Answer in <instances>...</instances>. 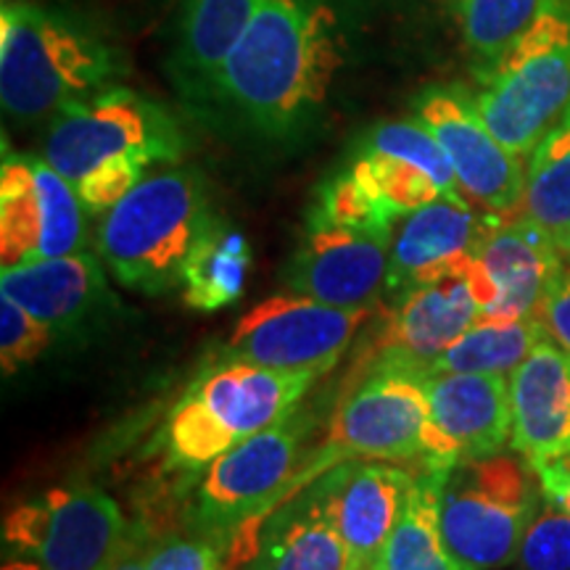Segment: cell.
<instances>
[{
	"mask_svg": "<svg viewBox=\"0 0 570 570\" xmlns=\"http://www.w3.org/2000/svg\"><path fill=\"white\" fill-rule=\"evenodd\" d=\"M344 48L338 13L327 0H262L206 106L262 138L304 132L344 67Z\"/></svg>",
	"mask_w": 570,
	"mask_h": 570,
	"instance_id": "6da1fadb",
	"label": "cell"
},
{
	"mask_svg": "<svg viewBox=\"0 0 570 570\" xmlns=\"http://www.w3.org/2000/svg\"><path fill=\"white\" fill-rule=\"evenodd\" d=\"M180 125L127 88L71 104L51 119L42 159L75 185L85 212L104 217L156 164L180 161Z\"/></svg>",
	"mask_w": 570,
	"mask_h": 570,
	"instance_id": "7a4b0ae2",
	"label": "cell"
},
{
	"mask_svg": "<svg viewBox=\"0 0 570 570\" xmlns=\"http://www.w3.org/2000/svg\"><path fill=\"white\" fill-rule=\"evenodd\" d=\"M125 75L122 56L82 21L35 3L0 11V101L19 122L59 117Z\"/></svg>",
	"mask_w": 570,
	"mask_h": 570,
	"instance_id": "3957f363",
	"label": "cell"
},
{
	"mask_svg": "<svg viewBox=\"0 0 570 570\" xmlns=\"http://www.w3.org/2000/svg\"><path fill=\"white\" fill-rule=\"evenodd\" d=\"M212 219L209 198L194 169L148 173L101 217L98 256L125 288L167 294L183 283L185 262Z\"/></svg>",
	"mask_w": 570,
	"mask_h": 570,
	"instance_id": "277c9868",
	"label": "cell"
},
{
	"mask_svg": "<svg viewBox=\"0 0 570 570\" xmlns=\"http://www.w3.org/2000/svg\"><path fill=\"white\" fill-rule=\"evenodd\" d=\"M312 383L309 373L246 362L209 367L185 389L164 423V460L183 473H198L227 449L294 415Z\"/></svg>",
	"mask_w": 570,
	"mask_h": 570,
	"instance_id": "5b68a950",
	"label": "cell"
},
{
	"mask_svg": "<svg viewBox=\"0 0 570 570\" xmlns=\"http://www.w3.org/2000/svg\"><path fill=\"white\" fill-rule=\"evenodd\" d=\"M475 109L525 159L570 106V0H560L494 67L475 71Z\"/></svg>",
	"mask_w": 570,
	"mask_h": 570,
	"instance_id": "8992f818",
	"label": "cell"
},
{
	"mask_svg": "<svg viewBox=\"0 0 570 570\" xmlns=\"http://www.w3.org/2000/svg\"><path fill=\"white\" fill-rule=\"evenodd\" d=\"M541 483L529 462L510 454L462 462L441 489V531L462 562L475 570L518 560L525 531L539 515Z\"/></svg>",
	"mask_w": 570,
	"mask_h": 570,
	"instance_id": "52a82bcc",
	"label": "cell"
},
{
	"mask_svg": "<svg viewBox=\"0 0 570 570\" xmlns=\"http://www.w3.org/2000/svg\"><path fill=\"white\" fill-rule=\"evenodd\" d=\"M306 431V417L294 412L198 470L185 512L190 531L227 547L244 525L275 510L285 491H296L294 475Z\"/></svg>",
	"mask_w": 570,
	"mask_h": 570,
	"instance_id": "ba28073f",
	"label": "cell"
},
{
	"mask_svg": "<svg viewBox=\"0 0 570 570\" xmlns=\"http://www.w3.org/2000/svg\"><path fill=\"white\" fill-rule=\"evenodd\" d=\"M431 454L425 373L377 356L360 386L348 391L331 423V441L312 470H331L344 460L417 462Z\"/></svg>",
	"mask_w": 570,
	"mask_h": 570,
	"instance_id": "9c48e42d",
	"label": "cell"
},
{
	"mask_svg": "<svg viewBox=\"0 0 570 570\" xmlns=\"http://www.w3.org/2000/svg\"><path fill=\"white\" fill-rule=\"evenodd\" d=\"M367 317L370 306H333L302 294L269 296L238 320L219 365L246 362L317 377L336 365Z\"/></svg>",
	"mask_w": 570,
	"mask_h": 570,
	"instance_id": "30bf717a",
	"label": "cell"
},
{
	"mask_svg": "<svg viewBox=\"0 0 570 570\" xmlns=\"http://www.w3.org/2000/svg\"><path fill=\"white\" fill-rule=\"evenodd\" d=\"M117 499L92 487L42 491L3 520V550L46 570H104L130 537Z\"/></svg>",
	"mask_w": 570,
	"mask_h": 570,
	"instance_id": "8fae6325",
	"label": "cell"
},
{
	"mask_svg": "<svg viewBox=\"0 0 570 570\" xmlns=\"http://www.w3.org/2000/svg\"><path fill=\"white\" fill-rule=\"evenodd\" d=\"M494 298L497 288L479 254L460 256L391 298L377 356L431 373L433 362L479 323Z\"/></svg>",
	"mask_w": 570,
	"mask_h": 570,
	"instance_id": "7c38bea8",
	"label": "cell"
},
{
	"mask_svg": "<svg viewBox=\"0 0 570 570\" xmlns=\"http://www.w3.org/2000/svg\"><path fill=\"white\" fill-rule=\"evenodd\" d=\"M420 119L452 161L462 194L497 217H518L525 194L523 159L489 130L475 109L473 92L433 85L412 101Z\"/></svg>",
	"mask_w": 570,
	"mask_h": 570,
	"instance_id": "4fadbf2b",
	"label": "cell"
},
{
	"mask_svg": "<svg viewBox=\"0 0 570 570\" xmlns=\"http://www.w3.org/2000/svg\"><path fill=\"white\" fill-rule=\"evenodd\" d=\"M85 206L75 185L46 159L6 154L0 167V262L3 267L77 254Z\"/></svg>",
	"mask_w": 570,
	"mask_h": 570,
	"instance_id": "5bb4252c",
	"label": "cell"
},
{
	"mask_svg": "<svg viewBox=\"0 0 570 570\" xmlns=\"http://www.w3.org/2000/svg\"><path fill=\"white\" fill-rule=\"evenodd\" d=\"M431 454L423 470L487 460L512 439L510 377L502 373H425Z\"/></svg>",
	"mask_w": 570,
	"mask_h": 570,
	"instance_id": "9a60e30c",
	"label": "cell"
},
{
	"mask_svg": "<svg viewBox=\"0 0 570 570\" xmlns=\"http://www.w3.org/2000/svg\"><path fill=\"white\" fill-rule=\"evenodd\" d=\"M391 238L394 235L306 219L285 267V285L291 294L323 304L370 306L386 288Z\"/></svg>",
	"mask_w": 570,
	"mask_h": 570,
	"instance_id": "2e32d148",
	"label": "cell"
},
{
	"mask_svg": "<svg viewBox=\"0 0 570 570\" xmlns=\"http://www.w3.org/2000/svg\"><path fill=\"white\" fill-rule=\"evenodd\" d=\"M348 164L399 219L439 196L462 194L452 161L420 119L375 125Z\"/></svg>",
	"mask_w": 570,
	"mask_h": 570,
	"instance_id": "e0dca14e",
	"label": "cell"
},
{
	"mask_svg": "<svg viewBox=\"0 0 570 570\" xmlns=\"http://www.w3.org/2000/svg\"><path fill=\"white\" fill-rule=\"evenodd\" d=\"M227 552L240 570H362L315 487L244 525Z\"/></svg>",
	"mask_w": 570,
	"mask_h": 570,
	"instance_id": "ac0fdd59",
	"label": "cell"
},
{
	"mask_svg": "<svg viewBox=\"0 0 570 570\" xmlns=\"http://www.w3.org/2000/svg\"><path fill=\"white\" fill-rule=\"evenodd\" d=\"M415 475L394 462H338L312 483L336 520L356 566L373 570L377 554L394 533Z\"/></svg>",
	"mask_w": 570,
	"mask_h": 570,
	"instance_id": "d6986e66",
	"label": "cell"
},
{
	"mask_svg": "<svg viewBox=\"0 0 570 570\" xmlns=\"http://www.w3.org/2000/svg\"><path fill=\"white\" fill-rule=\"evenodd\" d=\"M504 217L475 212L468 196H439L396 225L383 294L396 298L449 262L475 254Z\"/></svg>",
	"mask_w": 570,
	"mask_h": 570,
	"instance_id": "ffe728a7",
	"label": "cell"
},
{
	"mask_svg": "<svg viewBox=\"0 0 570 570\" xmlns=\"http://www.w3.org/2000/svg\"><path fill=\"white\" fill-rule=\"evenodd\" d=\"M510 444L531 468L570 454V352L539 341L510 373Z\"/></svg>",
	"mask_w": 570,
	"mask_h": 570,
	"instance_id": "44dd1931",
	"label": "cell"
},
{
	"mask_svg": "<svg viewBox=\"0 0 570 570\" xmlns=\"http://www.w3.org/2000/svg\"><path fill=\"white\" fill-rule=\"evenodd\" d=\"M101 256L85 252L3 267L0 294L9 296L56 333H75L114 302Z\"/></svg>",
	"mask_w": 570,
	"mask_h": 570,
	"instance_id": "7402d4cb",
	"label": "cell"
},
{
	"mask_svg": "<svg viewBox=\"0 0 570 570\" xmlns=\"http://www.w3.org/2000/svg\"><path fill=\"white\" fill-rule=\"evenodd\" d=\"M475 254L497 288L494 304L483 317L504 323L539 312L554 277L566 269L558 240L520 214L502 219Z\"/></svg>",
	"mask_w": 570,
	"mask_h": 570,
	"instance_id": "603a6c76",
	"label": "cell"
},
{
	"mask_svg": "<svg viewBox=\"0 0 570 570\" xmlns=\"http://www.w3.org/2000/svg\"><path fill=\"white\" fill-rule=\"evenodd\" d=\"M262 0H180L169 71L177 90L198 106L209 104L214 80L246 32Z\"/></svg>",
	"mask_w": 570,
	"mask_h": 570,
	"instance_id": "cb8c5ba5",
	"label": "cell"
},
{
	"mask_svg": "<svg viewBox=\"0 0 570 570\" xmlns=\"http://www.w3.org/2000/svg\"><path fill=\"white\" fill-rule=\"evenodd\" d=\"M449 470H420L394 533L373 570H475L462 562L441 531V489Z\"/></svg>",
	"mask_w": 570,
	"mask_h": 570,
	"instance_id": "d4e9b609",
	"label": "cell"
},
{
	"mask_svg": "<svg viewBox=\"0 0 570 570\" xmlns=\"http://www.w3.org/2000/svg\"><path fill=\"white\" fill-rule=\"evenodd\" d=\"M252 248L244 233L219 223L206 227L183 269V302L190 309L217 312L244 296Z\"/></svg>",
	"mask_w": 570,
	"mask_h": 570,
	"instance_id": "484cf974",
	"label": "cell"
},
{
	"mask_svg": "<svg viewBox=\"0 0 570 570\" xmlns=\"http://www.w3.org/2000/svg\"><path fill=\"white\" fill-rule=\"evenodd\" d=\"M550 338L539 312L520 320L481 317L433 362L431 373H502L510 375L533 352L539 341Z\"/></svg>",
	"mask_w": 570,
	"mask_h": 570,
	"instance_id": "4316f807",
	"label": "cell"
},
{
	"mask_svg": "<svg viewBox=\"0 0 570 570\" xmlns=\"http://www.w3.org/2000/svg\"><path fill=\"white\" fill-rule=\"evenodd\" d=\"M460 21L462 40L473 56V71H483L533 30L560 0H446Z\"/></svg>",
	"mask_w": 570,
	"mask_h": 570,
	"instance_id": "83f0119b",
	"label": "cell"
},
{
	"mask_svg": "<svg viewBox=\"0 0 570 570\" xmlns=\"http://www.w3.org/2000/svg\"><path fill=\"white\" fill-rule=\"evenodd\" d=\"M520 217L544 227L554 240L570 230V106L531 154Z\"/></svg>",
	"mask_w": 570,
	"mask_h": 570,
	"instance_id": "f1b7e54d",
	"label": "cell"
},
{
	"mask_svg": "<svg viewBox=\"0 0 570 570\" xmlns=\"http://www.w3.org/2000/svg\"><path fill=\"white\" fill-rule=\"evenodd\" d=\"M56 338L53 327L40 323L32 312L0 294V365L6 375L38 362Z\"/></svg>",
	"mask_w": 570,
	"mask_h": 570,
	"instance_id": "f546056e",
	"label": "cell"
},
{
	"mask_svg": "<svg viewBox=\"0 0 570 570\" xmlns=\"http://www.w3.org/2000/svg\"><path fill=\"white\" fill-rule=\"evenodd\" d=\"M520 570H570V515L547 510L525 531L518 552Z\"/></svg>",
	"mask_w": 570,
	"mask_h": 570,
	"instance_id": "4dcf8cb0",
	"label": "cell"
},
{
	"mask_svg": "<svg viewBox=\"0 0 570 570\" xmlns=\"http://www.w3.org/2000/svg\"><path fill=\"white\" fill-rule=\"evenodd\" d=\"M227 547L198 531L167 533L154 541L146 570H223Z\"/></svg>",
	"mask_w": 570,
	"mask_h": 570,
	"instance_id": "1f68e13d",
	"label": "cell"
},
{
	"mask_svg": "<svg viewBox=\"0 0 570 570\" xmlns=\"http://www.w3.org/2000/svg\"><path fill=\"white\" fill-rule=\"evenodd\" d=\"M539 317L544 323L547 336L570 352V269H562L554 277L544 302L539 304Z\"/></svg>",
	"mask_w": 570,
	"mask_h": 570,
	"instance_id": "d6a6232c",
	"label": "cell"
},
{
	"mask_svg": "<svg viewBox=\"0 0 570 570\" xmlns=\"http://www.w3.org/2000/svg\"><path fill=\"white\" fill-rule=\"evenodd\" d=\"M539 475L541 494L554 510L570 515V454H562L558 460H547L533 468Z\"/></svg>",
	"mask_w": 570,
	"mask_h": 570,
	"instance_id": "836d02e7",
	"label": "cell"
},
{
	"mask_svg": "<svg viewBox=\"0 0 570 570\" xmlns=\"http://www.w3.org/2000/svg\"><path fill=\"white\" fill-rule=\"evenodd\" d=\"M154 541V533H148L146 529H132L122 550H119L117 558H114L104 570H146V560Z\"/></svg>",
	"mask_w": 570,
	"mask_h": 570,
	"instance_id": "e575fe53",
	"label": "cell"
},
{
	"mask_svg": "<svg viewBox=\"0 0 570 570\" xmlns=\"http://www.w3.org/2000/svg\"><path fill=\"white\" fill-rule=\"evenodd\" d=\"M0 570H46V568H42L40 562L24 558V554H17V552L6 550L3 568H0Z\"/></svg>",
	"mask_w": 570,
	"mask_h": 570,
	"instance_id": "d590c367",
	"label": "cell"
},
{
	"mask_svg": "<svg viewBox=\"0 0 570 570\" xmlns=\"http://www.w3.org/2000/svg\"><path fill=\"white\" fill-rule=\"evenodd\" d=\"M558 246H560V254H562V259H566L568 265H570V230H568L566 235H562V238L558 240Z\"/></svg>",
	"mask_w": 570,
	"mask_h": 570,
	"instance_id": "8d00e7d4",
	"label": "cell"
}]
</instances>
